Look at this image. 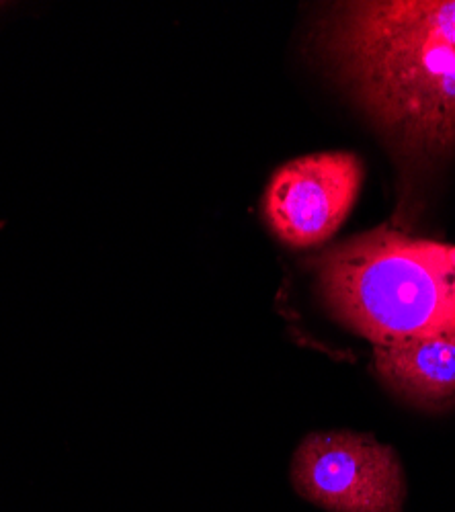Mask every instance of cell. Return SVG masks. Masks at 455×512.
<instances>
[{
	"label": "cell",
	"mask_w": 455,
	"mask_h": 512,
	"mask_svg": "<svg viewBox=\"0 0 455 512\" xmlns=\"http://www.w3.org/2000/svg\"><path fill=\"white\" fill-rule=\"evenodd\" d=\"M318 48L380 130L404 152L455 148V0L330 5Z\"/></svg>",
	"instance_id": "obj_1"
},
{
	"label": "cell",
	"mask_w": 455,
	"mask_h": 512,
	"mask_svg": "<svg viewBox=\"0 0 455 512\" xmlns=\"http://www.w3.org/2000/svg\"><path fill=\"white\" fill-rule=\"evenodd\" d=\"M310 269L330 316L374 347L455 334V244L380 226L328 246Z\"/></svg>",
	"instance_id": "obj_2"
},
{
	"label": "cell",
	"mask_w": 455,
	"mask_h": 512,
	"mask_svg": "<svg viewBox=\"0 0 455 512\" xmlns=\"http://www.w3.org/2000/svg\"><path fill=\"white\" fill-rule=\"evenodd\" d=\"M292 482L328 512H402L406 496L394 447L351 431L308 435L296 449Z\"/></svg>",
	"instance_id": "obj_3"
},
{
	"label": "cell",
	"mask_w": 455,
	"mask_h": 512,
	"mask_svg": "<svg viewBox=\"0 0 455 512\" xmlns=\"http://www.w3.org/2000/svg\"><path fill=\"white\" fill-rule=\"evenodd\" d=\"M363 175V162L353 152H318L283 164L265 193L271 230L296 248L330 240L355 207Z\"/></svg>",
	"instance_id": "obj_4"
},
{
	"label": "cell",
	"mask_w": 455,
	"mask_h": 512,
	"mask_svg": "<svg viewBox=\"0 0 455 512\" xmlns=\"http://www.w3.org/2000/svg\"><path fill=\"white\" fill-rule=\"evenodd\" d=\"M374 371L410 406L441 412L455 406V334L374 347Z\"/></svg>",
	"instance_id": "obj_5"
}]
</instances>
